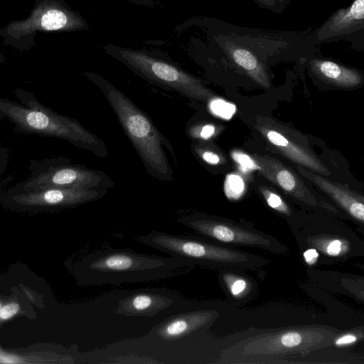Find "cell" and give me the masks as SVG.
Returning a JSON list of instances; mask_svg holds the SVG:
<instances>
[{
	"label": "cell",
	"mask_w": 364,
	"mask_h": 364,
	"mask_svg": "<svg viewBox=\"0 0 364 364\" xmlns=\"http://www.w3.org/2000/svg\"><path fill=\"white\" fill-rule=\"evenodd\" d=\"M0 309H1V303H0Z\"/></svg>",
	"instance_id": "29"
},
{
	"label": "cell",
	"mask_w": 364,
	"mask_h": 364,
	"mask_svg": "<svg viewBox=\"0 0 364 364\" xmlns=\"http://www.w3.org/2000/svg\"><path fill=\"white\" fill-rule=\"evenodd\" d=\"M215 43L223 55L234 67L264 88L271 86L264 58L249 44L225 31L215 37Z\"/></svg>",
	"instance_id": "12"
},
{
	"label": "cell",
	"mask_w": 364,
	"mask_h": 364,
	"mask_svg": "<svg viewBox=\"0 0 364 364\" xmlns=\"http://www.w3.org/2000/svg\"><path fill=\"white\" fill-rule=\"evenodd\" d=\"M223 279L230 292L235 296H240L247 287V282L243 278L224 274Z\"/></svg>",
	"instance_id": "23"
},
{
	"label": "cell",
	"mask_w": 364,
	"mask_h": 364,
	"mask_svg": "<svg viewBox=\"0 0 364 364\" xmlns=\"http://www.w3.org/2000/svg\"><path fill=\"white\" fill-rule=\"evenodd\" d=\"M173 302V296L168 294V291H140L120 299L115 313L129 317H152L171 306Z\"/></svg>",
	"instance_id": "17"
},
{
	"label": "cell",
	"mask_w": 364,
	"mask_h": 364,
	"mask_svg": "<svg viewBox=\"0 0 364 364\" xmlns=\"http://www.w3.org/2000/svg\"><path fill=\"white\" fill-rule=\"evenodd\" d=\"M237 161H238V163L242 164L245 168L257 169V166L255 164V161L252 159V158H250L248 156L245 154H238Z\"/></svg>",
	"instance_id": "27"
},
{
	"label": "cell",
	"mask_w": 364,
	"mask_h": 364,
	"mask_svg": "<svg viewBox=\"0 0 364 364\" xmlns=\"http://www.w3.org/2000/svg\"><path fill=\"white\" fill-rule=\"evenodd\" d=\"M212 112L224 119H230L235 112V106L223 100L214 98L210 102Z\"/></svg>",
	"instance_id": "22"
},
{
	"label": "cell",
	"mask_w": 364,
	"mask_h": 364,
	"mask_svg": "<svg viewBox=\"0 0 364 364\" xmlns=\"http://www.w3.org/2000/svg\"><path fill=\"white\" fill-rule=\"evenodd\" d=\"M358 340V337L352 333H348L343 335L335 341V344L338 346H348L350 345Z\"/></svg>",
	"instance_id": "26"
},
{
	"label": "cell",
	"mask_w": 364,
	"mask_h": 364,
	"mask_svg": "<svg viewBox=\"0 0 364 364\" xmlns=\"http://www.w3.org/2000/svg\"><path fill=\"white\" fill-rule=\"evenodd\" d=\"M19 309L17 304L12 303L7 304L0 309V317L2 319H7L15 315Z\"/></svg>",
	"instance_id": "25"
},
{
	"label": "cell",
	"mask_w": 364,
	"mask_h": 364,
	"mask_svg": "<svg viewBox=\"0 0 364 364\" xmlns=\"http://www.w3.org/2000/svg\"><path fill=\"white\" fill-rule=\"evenodd\" d=\"M107 193V189L47 188L23 191L16 199L30 205H76L98 200Z\"/></svg>",
	"instance_id": "15"
},
{
	"label": "cell",
	"mask_w": 364,
	"mask_h": 364,
	"mask_svg": "<svg viewBox=\"0 0 364 364\" xmlns=\"http://www.w3.org/2000/svg\"><path fill=\"white\" fill-rule=\"evenodd\" d=\"M82 26V18L62 0H35L29 16L9 23L0 29V36L6 44L23 50L34 46L38 31H71Z\"/></svg>",
	"instance_id": "7"
},
{
	"label": "cell",
	"mask_w": 364,
	"mask_h": 364,
	"mask_svg": "<svg viewBox=\"0 0 364 364\" xmlns=\"http://www.w3.org/2000/svg\"><path fill=\"white\" fill-rule=\"evenodd\" d=\"M297 171L301 176L328 195L350 216L361 223L363 222L364 203L363 198L360 195L342 184L333 182L299 165Z\"/></svg>",
	"instance_id": "16"
},
{
	"label": "cell",
	"mask_w": 364,
	"mask_h": 364,
	"mask_svg": "<svg viewBox=\"0 0 364 364\" xmlns=\"http://www.w3.org/2000/svg\"><path fill=\"white\" fill-rule=\"evenodd\" d=\"M317 46L324 43L348 41L353 49H363L364 0H353L348 6L340 8L318 28L312 31Z\"/></svg>",
	"instance_id": "10"
},
{
	"label": "cell",
	"mask_w": 364,
	"mask_h": 364,
	"mask_svg": "<svg viewBox=\"0 0 364 364\" xmlns=\"http://www.w3.org/2000/svg\"><path fill=\"white\" fill-rule=\"evenodd\" d=\"M178 221L202 237L224 244L256 246L277 252L284 251V247L272 238L214 216L195 213L183 215Z\"/></svg>",
	"instance_id": "9"
},
{
	"label": "cell",
	"mask_w": 364,
	"mask_h": 364,
	"mask_svg": "<svg viewBox=\"0 0 364 364\" xmlns=\"http://www.w3.org/2000/svg\"><path fill=\"white\" fill-rule=\"evenodd\" d=\"M252 158L259 173L284 191L304 203L318 204L314 196L291 168L269 156L253 154Z\"/></svg>",
	"instance_id": "13"
},
{
	"label": "cell",
	"mask_w": 364,
	"mask_h": 364,
	"mask_svg": "<svg viewBox=\"0 0 364 364\" xmlns=\"http://www.w3.org/2000/svg\"><path fill=\"white\" fill-rule=\"evenodd\" d=\"M30 170L29 177L18 186L25 191L47 188L108 190L116 186L105 173L73 164L62 156L31 162Z\"/></svg>",
	"instance_id": "6"
},
{
	"label": "cell",
	"mask_w": 364,
	"mask_h": 364,
	"mask_svg": "<svg viewBox=\"0 0 364 364\" xmlns=\"http://www.w3.org/2000/svg\"><path fill=\"white\" fill-rule=\"evenodd\" d=\"M85 75L100 90L113 109L146 173L159 181H172L174 178L173 169L164 147L169 150L172 157L175 156L174 150L151 118L124 92L100 75L90 72Z\"/></svg>",
	"instance_id": "2"
},
{
	"label": "cell",
	"mask_w": 364,
	"mask_h": 364,
	"mask_svg": "<svg viewBox=\"0 0 364 364\" xmlns=\"http://www.w3.org/2000/svg\"><path fill=\"white\" fill-rule=\"evenodd\" d=\"M196 265L181 258L107 248L89 254L79 266L82 285H119L155 281L189 273Z\"/></svg>",
	"instance_id": "1"
},
{
	"label": "cell",
	"mask_w": 364,
	"mask_h": 364,
	"mask_svg": "<svg viewBox=\"0 0 364 364\" xmlns=\"http://www.w3.org/2000/svg\"><path fill=\"white\" fill-rule=\"evenodd\" d=\"M245 185L242 179L237 175L227 176L225 182V193L230 199H237L243 193Z\"/></svg>",
	"instance_id": "20"
},
{
	"label": "cell",
	"mask_w": 364,
	"mask_h": 364,
	"mask_svg": "<svg viewBox=\"0 0 364 364\" xmlns=\"http://www.w3.org/2000/svg\"><path fill=\"white\" fill-rule=\"evenodd\" d=\"M16 95L23 106L0 99V111L18 127L31 133L66 140L97 157L108 156L105 143L79 122L46 107L27 92L17 91Z\"/></svg>",
	"instance_id": "3"
},
{
	"label": "cell",
	"mask_w": 364,
	"mask_h": 364,
	"mask_svg": "<svg viewBox=\"0 0 364 364\" xmlns=\"http://www.w3.org/2000/svg\"><path fill=\"white\" fill-rule=\"evenodd\" d=\"M304 258L308 264L313 265L318 259V252L316 249H309L304 252Z\"/></svg>",
	"instance_id": "28"
},
{
	"label": "cell",
	"mask_w": 364,
	"mask_h": 364,
	"mask_svg": "<svg viewBox=\"0 0 364 364\" xmlns=\"http://www.w3.org/2000/svg\"><path fill=\"white\" fill-rule=\"evenodd\" d=\"M138 241L195 265L250 268L263 264L266 262L257 255L223 247L203 239L158 230H153L146 235L139 236Z\"/></svg>",
	"instance_id": "4"
},
{
	"label": "cell",
	"mask_w": 364,
	"mask_h": 364,
	"mask_svg": "<svg viewBox=\"0 0 364 364\" xmlns=\"http://www.w3.org/2000/svg\"><path fill=\"white\" fill-rule=\"evenodd\" d=\"M307 60L311 73L323 82L341 87H354L363 82L357 70L329 59L311 57Z\"/></svg>",
	"instance_id": "18"
},
{
	"label": "cell",
	"mask_w": 364,
	"mask_h": 364,
	"mask_svg": "<svg viewBox=\"0 0 364 364\" xmlns=\"http://www.w3.org/2000/svg\"><path fill=\"white\" fill-rule=\"evenodd\" d=\"M255 128L273 150L292 162L321 176L331 174L301 134L264 117L257 118Z\"/></svg>",
	"instance_id": "8"
},
{
	"label": "cell",
	"mask_w": 364,
	"mask_h": 364,
	"mask_svg": "<svg viewBox=\"0 0 364 364\" xmlns=\"http://www.w3.org/2000/svg\"><path fill=\"white\" fill-rule=\"evenodd\" d=\"M323 330H288L273 333L246 342L242 348L248 355L284 353L304 350L325 340Z\"/></svg>",
	"instance_id": "11"
},
{
	"label": "cell",
	"mask_w": 364,
	"mask_h": 364,
	"mask_svg": "<svg viewBox=\"0 0 364 364\" xmlns=\"http://www.w3.org/2000/svg\"><path fill=\"white\" fill-rule=\"evenodd\" d=\"M112 55L150 83L173 91L190 100L210 102L214 93L202 80L168 60L139 50L110 48Z\"/></svg>",
	"instance_id": "5"
},
{
	"label": "cell",
	"mask_w": 364,
	"mask_h": 364,
	"mask_svg": "<svg viewBox=\"0 0 364 364\" xmlns=\"http://www.w3.org/2000/svg\"><path fill=\"white\" fill-rule=\"evenodd\" d=\"M314 243L323 254L331 257L340 256L348 249L346 242L338 238L316 239Z\"/></svg>",
	"instance_id": "19"
},
{
	"label": "cell",
	"mask_w": 364,
	"mask_h": 364,
	"mask_svg": "<svg viewBox=\"0 0 364 364\" xmlns=\"http://www.w3.org/2000/svg\"><path fill=\"white\" fill-rule=\"evenodd\" d=\"M259 189L266 202L272 208L286 215L290 214L289 208L279 196L264 187H260Z\"/></svg>",
	"instance_id": "21"
},
{
	"label": "cell",
	"mask_w": 364,
	"mask_h": 364,
	"mask_svg": "<svg viewBox=\"0 0 364 364\" xmlns=\"http://www.w3.org/2000/svg\"><path fill=\"white\" fill-rule=\"evenodd\" d=\"M259 7L276 14H282L290 5V0H252Z\"/></svg>",
	"instance_id": "24"
},
{
	"label": "cell",
	"mask_w": 364,
	"mask_h": 364,
	"mask_svg": "<svg viewBox=\"0 0 364 364\" xmlns=\"http://www.w3.org/2000/svg\"><path fill=\"white\" fill-rule=\"evenodd\" d=\"M213 310H197L173 315L154 327L151 335L164 342L183 341L194 336L216 317Z\"/></svg>",
	"instance_id": "14"
}]
</instances>
